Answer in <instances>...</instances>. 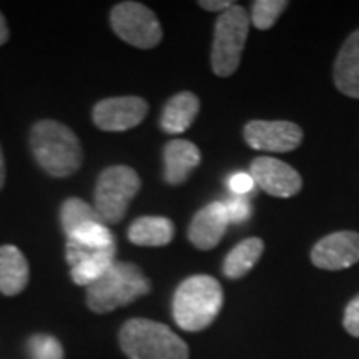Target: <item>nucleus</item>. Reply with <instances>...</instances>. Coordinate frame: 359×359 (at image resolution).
I'll return each instance as SVG.
<instances>
[{"label":"nucleus","mask_w":359,"mask_h":359,"mask_svg":"<svg viewBox=\"0 0 359 359\" xmlns=\"http://www.w3.org/2000/svg\"><path fill=\"white\" fill-rule=\"evenodd\" d=\"M30 148L50 177H72L82 167L83 150L74 130L57 120H40L30 132Z\"/></svg>","instance_id":"f257e3e1"},{"label":"nucleus","mask_w":359,"mask_h":359,"mask_svg":"<svg viewBox=\"0 0 359 359\" xmlns=\"http://www.w3.org/2000/svg\"><path fill=\"white\" fill-rule=\"evenodd\" d=\"M223 288L217 278L193 275L178 285L173 294L172 311L178 327L196 333L203 331L223 308Z\"/></svg>","instance_id":"f03ea898"},{"label":"nucleus","mask_w":359,"mask_h":359,"mask_svg":"<svg viewBox=\"0 0 359 359\" xmlns=\"http://www.w3.org/2000/svg\"><path fill=\"white\" fill-rule=\"evenodd\" d=\"M151 291V283L135 263L116 262L102 278L87 286V306L97 314H107L128 306Z\"/></svg>","instance_id":"7ed1b4c3"},{"label":"nucleus","mask_w":359,"mask_h":359,"mask_svg":"<svg viewBox=\"0 0 359 359\" xmlns=\"http://www.w3.org/2000/svg\"><path fill=\"white\" fill-rule=\"evenodd\" d=\"M118 341L128 359H190L188 344L172 327L145 318L125 321Z\"/></svg>","instance_id":"20e7f679"},{"label":"nucleus","mask_w":359,"mask_h":359,"mask_svg":"<svg viewBox=\"0 0 359 359\" xmlns=\"http://www.w3.org/2000/svg\"><path fill=\"white\" fill-rule=\"evenodd\" d=\"M250 24V13L238 4L218 15L212 45V69L218 77H231L240 67Z\"/></svg>","instance_id":"39448f33"},{"label":"nucleus","mask_w":359,"mask_h":359,"mask_svg":"<svg viewBox=\"0 0 359 359\" xmlns=\"http://www.w3.org/2000/svg\"><path fill=\"white\" fill-rule=\"evenodd\" d=\"M142 180L127 165L105 168L97 180L93 208L105 224L120 223L127 215L128 205L140 191Z\"/></svg>","instance_id":"423d86ee"},{"label":"nucleus","mask_w":359,"mask_h":359,"mask_svg":"<svg viewBox=\"0 0 359 359\" xmlns=\"http://www.w3.org/2000/svg\"><path fill=\"white\" fill-rule=\"evenodd\" d=\"M110 24L123 42L137 48H154L163 39L155 12L140 2L116 4L110 12Z\"/></svg>","instance_id":"0eeeda50"},{"label":"nucleus","mask_w":359,"mask_h":359,"mask_svg":"<svg viewBox=\"0 0 359 359\" xmlns=\"http://www.w3.org/2000/svg\"><path fill=\"white\" fill-rule=\"evenodd\" d=\"M243 137L253 150L286 154L302 145L303 130L285 120H251L245 125Z\"/></svg>","instance_id":"6e6552de"},{"label":"nucleus","mask_w":359,"mask_h":359,"mask_svg":"<svg viewBox=\"0 0 359 359\" xmlns=\"http://www.w3.org/2000/svg\"><path fill=\"white\" fill-rule=\"evenodd\" d=\"M148 114L142 97H111L93 107L92 118L103 132H125L140 125Z\"/></svg>","instance_id":"1a4fd4ad"},{"label":"nucleus","mask_w":359,"mask_h":359,"mask_svg":"<svg viewBox=\"0 0 359 359\" xmlns=\"http://www.w3.org/2000/svg\"><path fill=\"white\" fill-rule=\"evenodd\" d=\"M250 175L263 191L278 198H290L298 195L303 188L302 175L288 163L273 156L255 158L251 161Z\"/></svg>","instance_id":"9d476101"},{"label":"nucleus","mask_w":359,"mask_h":359,"mask_svg":"<svg viewBox=\"0 0 359 359\" xmlns=\"http://www.w3.org/2000/svg\"><path fill=\"white\" fill-rule=\"evenodd\" d=\"M311 262L327 271L351 268L359 263V233L336 231L321 238L311 250Z\"/></svg>","instance_id":"9b49d317"},{"label":"nucleus","mask_w":359,"mask_h":359,"mask_svg":"<svg viewBox=\"0 0 359 359\" xmlns=\"http://www.w3.org/2000/svg\"><path fill=\"white\" fill-rule=\"evenodd\" d=\"M115 255L116 246L107 250H90L67 240L65 258L72 266V281L87 288L105 275L107 269L115 263Z\"/></svg>","instance_id":"f8f14e48"},{"label":"nucleus","mask_w":359,"mask_h":359,"mask_svg":"<svg viewBox=\"0 0 359 359\" xmlns=\"http://www.w3.org/2000/svg\"><path fill=\"white\" fill-rule=\"evenodd\" d=\"M228 224L230 219L223 201H213L195 213L188 226V240L198 250H213L223 240Z\"/></svg>","instance_id":"ddd939ff"},{"label":"nucleus","mask_w":359,"mask_h":359,"mask_svg":"<svg viewBox=\"0 0 359 359\" xmlns=\"http://www.w3.org/2000/svg\"><path fill=\"white\" fill-rule=\"evenodd\" d=\"M165 160V182L168 185L185 183L193 170L200 165L201 151L195 143L188 140H172L163 148Z\"/></svg>","instance_id":"4468645a"},{"label":"nucleus","mask_w":359,"mask_h":359,"mask_svg":"<svg viewBox=\"0 0 359 359\" xmlns=\"http://www.w3.org/2000/svg\"><path fill=\"white\" fill-rule=\"evenodd\" d=\"M333 75L341 93L359 100V29L354 30L341 47Z\"/></svg>","instance_id":"2eb2a0df"},{"label":"nucleus","mask_w":359,"mask_h":359,"mask_svg":"<svg viewBox=\"0 0 359 359\" xmlns=\"http://www.w3.org/2000/svg\"><path fill=\"white\" fill-rule=\"evenodd\" d=\"M29 285V262L13 245L0 246V293L15 296Z\"/></svg>","instance_id":"dca6fc26"},{"label":"nucleus","mask_w":359,"mask_h":359,"mask_svg":"<svg viewBox=\"0 0 359 359\" xmlns=\"http://www.w3.org/2000/svg\"><path fill=\"white\" fill-rule=\"evenodd\" d=\"M198 114L200 98L191 92H180L165 105L160 127L170 135H180L191 127Z\"/></svg>","instance_id":"f3484780"},{"label":"nucleus","mask_w":359,"mask_h":359,"mask_svg":"<svg viewBox=\"0 0 359 359\" xmlns=\"http://www.w3.org/2000/svg\"><path fill=\"white\" fill-rule=\"evenodd\" d=\"M173 238L175 226L165 217H140L128 228V240L137 246H167Z\"/></svg>","instance_id":"a211bd4d"},{"label":"nucleus","mask_w":359,"mask_h":359,"mask_svg":"<svg viewBox=\"0 0 359 359\" xmlns=\"http://www.w3.org/2000/svg\"><path fill=\"white\" fill-rule=\"evenodd\" d=\"M264 250V243L262 238H246V240L238 243L230 253L224 257L223 273L230 280H240L248 275V273L257 266L262 258Z\"/></svg>","instance_id":"6ab92c4d"},{"label":"nucleus","mask_w":359,"mask_h":359,"mask_svg":"<svg viewBox=\"0 0 359 359\" xmlns=\"http://www.w3.org/2000/svg\"><path fill=\"white\" fill-rule=\"evenodd\" d=\"M92 222H102V219L95 212V208L90 203H87L85 200L77 198V196H72V198H67L64 203H62L60 223L62 228H64L65 236L72 235L77 228Z\"/></svg>","instance_id":"aec40b11"},{"label":"nucleus","mask_w":359,"mask_h":359,"mask_svg":"<svg viewBox=\"0 0 359 359\" xmlns=\"http://www.w3.org/2000/svg\"><path fill=\"white\" fill-rule=\"evenodd\" d=\"M67 240L90 250H107L115 248L116 246L114 233L102 222H92L83 224V226L77 228L72 235L67 236Z\"/></svg>","instance_id":"412c9836"},{"label":"nucleus","mask_w":359,"mask_h":359,"mask_svg":"<svg viewBox=\"0 0 359 359\" xmlns=\"http://www.w3.org/2000/svg\"><path fill=\"white\" fill-rule=\"evenodd\" d=\"M288 6L286 0H255L251 6L250 22L258 30L271 29Z\"/></svg>","instance_id":"4be33fe9"},{"label":"nucleus","mask_w":359,"mask_h":359,"mask_svg":"<svg viewBox=\"0 0 359 359\" xmlns=\"http://www.w3.org/2000/svg\"><path fill=\"white\" fill-rule=\"evenodd\" d=\"M27 348L32 359H65L62 343L52 334H34L27 341Z\"/></svg>","instance_id":"5701e85b"},{"label":"nucleus","mask_w":359,"mask_h":359,"mask_svg":"<svg viewBox=\"0 0 359 359\" xmlns=\"http://www.w3.org/2000/svg\"><path fill=\"white\" fill-rule=\"evenodd\" d=\"M224 210H226L228 219L230 223H243L251 217V206L250 201L245 196H235L223 201Z\"/></svg>","instance_id":"b1692460"},{"label":"nucleus","mask_w":359,"mask_h":359,"mask_svg":"<svg viewBox=\"0 0 359 359\" xmlns=\"http://www.w3.org/2000/svg\"><path fill=\"white\" fill-rule=\"evenodd\" d=\"M255 187H257V183L250 173L238 172L228 178V188L235 196H246L255 190Z\"/></svg>","instance_id":"393cba45"},{"label":"nucleus","mask_w":359,"mask_h":359,"mask_svg":"<svg viewBox=\"0 0 359 359\" xmlns=\"http://www.w3.org/2000/svg\"><path fill=\"white\" fill-rule=\"evenodd\" d=\"M343 326L349 334L354 336V338H359V294L356 298H353L346 309H344Z\"/></svg>","instance_id":"a878e982"},{"label":"nucleus","mask_w":359,"mask_h":359,"mask_svg":"<svg viewBox=\"0 0 359 359\" xmlns=\"http://www.w3.org/2000/svg\"><path fill=\"white\" fill-rule=\"evenodd\" d=\"M198 6L208 12H224L228 11L231 6H235V2L231 0H200Z\"/></svg>","instance_id":"bb28decb"},{"label":"nucleus","mask_w":359,"mask_h":359,"mask_svg":"<svg viewBox=\"0 0 359 359\" xmlns=\"http://www.w3.org/2000/svg\"><path fill=\"white\" fill-rule=\"evenodd\" d=\"M8 40V27L6 22V17L0 12V45H4Z\"/></svg>","instance_id":"cd10ccee"},{"label":"nucleus","mask_w":359,"mask_h":359,"mask_svg":"<svg viewBox=\"0 0 359 359\" xmlns=\"http://www.w3.org/2000/svg\"><path fill=\"white\" fill-rule=\"evenodd\" d=\"M6 185V160H4L2 147H0V190Z\"/></svg>","instance_id":"c85d7f7f"}]
</instances>
